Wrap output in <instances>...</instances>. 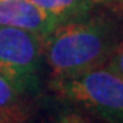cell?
<instances>
[{
	"instance_id": "1",
	"label": "cell",
	"mask_w": 123,
	"mask_h": 123,
	"mask_svg": "<svg viewBox=\"0 0 123 123\" xmlns=\"http://www.w3.org/2000/svg\"><path fill=\"white\" fill-rule=\"evenodd\" d=\"M122 37L123 21L112 11H94L57 25L43 43V62L49 70V78L105 64Z\"/></svg>"
},
{
	"instance_id": "2",
	"label": "cell",
	"mask_w": 123,
	"mask_h": 123,
	"mask_svg": "<svg viewBox=\"0 0 123 123\" xmlns=\"http://www.w3.org/2000/svg\"><path fill=\"white\" fill-rule=\"evenodd\" d=\"M48 90L56 100L104 123H123V77L108 66L78 74L49 78Z\"/></svg>"
},
{
	"instance_id": "3",
	"label": "cell",
	"mask_w": 123,
	"mask_h": 123,
	"mask_svg": "<svg viewBox=\"0 0 123 123\" xmlns=\"http://www.w3.org/2000/svg\"><path fill=\"white\" fill-rule=\"evenodd\" d=\"M43 43L36 33L0 25V74L30 98L43 90Z\"/></svg>"
},
{
	"instance_id": "4",
	"label": "cell",
	"mask_w": 123,
	"mask_h": 123,
	"mask_svg": "<svg viewBox=\"0 0 123 123\" xmlns=\"http://www.w3.org/2000/svg\"><path fill=\"white\" fill-rule=\"evenodd\" d=\"M0 25L25 29L45 38L60 23L30 0H0Z\"/></svg>"
},
{
	"instance_id": "5",
	"label": "cell",
	"mask_w": 123,
	"mask_h": 123,
	"mask_svg": "<svg viewBox=\"0 0 123 123\" xmlns=\"http://www.w3.org/2000/svg\"><path fill=\"white\" fill-rule=\"evenodd\" d=\"M33 4L56 18L59 23L81 19L94 12V10L108 0H30Z\"/></svg>"
},
{
	"instance_id": "6",
	"label": "cell",
	"mask_w": 123,
	"mask_h": 123,
	"mask_svg": "<svg viewBox=\"0 0 123 123\" xmlns=\"http://www.w3.org/2000/svg\"><path fill=\"white\" fill-rule=\"evenodd\" d=\"M0 114L27 123L33 114L31 98L23 94L15 85L0 74Z\"/></svg>"
},
{
	"instance_id": "7",
	"label": "cell",
	"mask_w": 123,
	"mask_h": 123,
	"mask_svg": "<svg viewBox=\"0 0 123 123\" xmlns=\"http://www.w3.org/2000/svg\"><path fill=\"white\" fill-rule=\"evenodd\" d=\"M59 101V100H57ZM60 103V107L47 118V123H96L92 116L74 107Z\"/></svg>"
},
{
	"instance_id": "8",
	"label": "cell",
	"mask_w": 123,
	"mask_h": 123,
	"mask_svg": "<svg viewBox=\"0 0 123 123\" xmlns=\"http://www.w3.org/2000/svg\"><path fill=\"white\" fill-rule=\"evenodd\" d=\"M105 66H108L110 68H112L114 71L119 73L123 77V37L118 43V45L115 47L112 53L110 55Z\"/></svg>"
},
{
	"instance_id": "9",
	"label": "cell",
	"mask_w": 123,
	"mask_h": 123,
	"mask_svg": "<svg viewBox=\"0 0 123 123\" xmlns=\"http://www.w3.org/2000/svg\"><path fill=\"white\" fill-rule=\"evenodd\" d=\"M0 123H25V122H21V120H18L12 116H8V115L0 114Z\"/></svg>"
}]
</instances>
